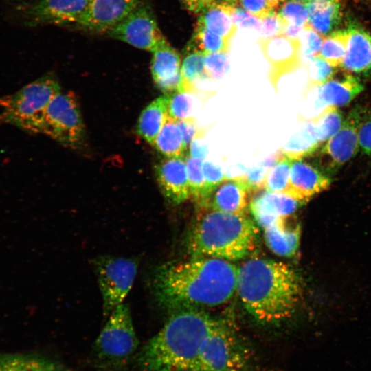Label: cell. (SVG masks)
<instances>
[{
    "instance_id": "6da1fadb",
    "label": "cell",
    "mask_w": 371,
    "mask_h": 371,
    "mask_svg": "<svg viewBox=\"0 0 371 371\" xmlns=\"http://www.w3.org/2000/svg\"><path fill=\"white\" fill-rule=\"evenodd\" d=\"M238 271L229 261L215 258L165 264L155 271V294L159 302L175 310L218 306L236 291Z\"/></svg>"
},
{
    "instance_id": "7a4b0ae2",
    "label": "cell",
    "mask_w": 371,
    "mask_h": 371,
    "mask_svg": "<svg viewBox=\"0 0 371 371\" xmlns=\"http://www.w3.org/2000/svg\"><path fill=\"white\" fill-rule=\"evenodd\" d=\"M236 291L246 311L262 324L289 319L302 292L299 277L289 265L258 258L238 267Z\"/></svg>"
},
{
    "instance_id": "3957f363",
    "label": "cell",
    "mask_w": 371,
    "mask_h": 371,
    "mask_svg": "<svg viewBox=\"0 0 371 371\" xmlns=\"http://www.w3.org/2000/svg\"><path fill=\"white\" fill-rule=\"evenodd\" d=\"M216 320L195 308L176 310L138 354L140 371H188Z\"/></svg>"
},
{
    "instance_id": "277c9868",
    "label": "cell",
    "mask_w": 371,
    "mask_h": 371,
    "mask_svg": "<svg viewBox=\"0 0 371 371\" xmlns=\"http://www.w3.org/2000/svg\"><path fill=\"white\" fill-rule=\"evenodd\" d=\"M255 236L254 223L245 215L212 210L193 227L188 249L193 258L238 260L254 249Z\"/></svg>"
},
{
    "instance_id": "5b68a950",
    "label": "cell",
    "mask_w": 371,
    "mask_h": 371,
    "mask_svg": "<svg viewBox=\"0 0 371 371\" xmlns=\"http://www.w3.org/2000/svg\"><path fill=\"white\" fill-rule=\"evenodd\" d=\"M60 92V87L56 78L52 75L39 78L16 93L0 98V123L38 133L47 106Z\"/></svg>"
},
{
    "instance_id": "8992f818",
    "label": "cell",
    "mask_w": 371,
    "mask_h": 371,
    "mask_svg": "<svg viewBox=\"0 0 371 371\" xmlns=\"http://www.w3.org/2000/svg\"><path fill=\"white\" fill-rule=\"evenodd\" d=\"M250 352L225 322L216 319L188 371H247Z\"/></svg>"
},
{
    "instance_id": "52a82bcc",
    "label": "cell",
    "mask_w": 371,
    "mask_h": 371,
    "mask_svg": "<svg viewBox=\"0 0 371 371\" xmlns=\"http://www.w3.org/2000/svg\"><path fill=\"white\" fill-rule=\"evenodd\" d=\"M109 316L93 350L100 366L115 368L123 366L134 355L139 341L128 304L121 303Z\"/></svg>"
},
{
    "instance_id": "ba28073f",
    "label": "cell",
    "mask_w": 371,
    "mask_h": 371,
    "mask_svg": "<svg viewBox=\"0 0 371 371\" xmlns=\"http://www.w3.org/2000/svg\"><path fill=\"white\" fill-rule=\"evenodd\" d=\"M38 133L67 147L76 148L81 146L85 127L73 93L60 92L54 96L45 111Z\"/></svg>"
},
{
    "instance_id": "9c48e42d",
    "label": "cell",
    "mask_w": 371,
    "mask_h": 371,
    "mask_svg": "<svg viewBox=\"0 0 371 371\" xmlns=\"http://www.w3.org/2000/svg\"><path fill=\"white\" fill-rule=\"evenodd\" d=\"M94 265L103 300L104 315H109L131 290L137 262L131 258L106 256L96 258Z\"/></svg>"
},
{
    "instance_id": "30bf717a",
    "label": "cell",
    "mask_w": 371,
    "mask_h": 371,
    "mask_svg": "<svg viewBox=\"0 0 371 371\" xmlns=\"http://www.w3.org/2000/svg\"><path fill=\"white\" fill-rule=\"evenodd\" d=\"M108 33L113 38L150 52L166 38L150 8L142 3Z\"/></svg>"
},
{
    "instance_id": "8fae6325",
    "label": "cell",
    "mask_w": 371,
    "mask_h": 371,
    "mask_svg": "<svg viewBox=\"0 0 371 371\" xmlns=\"http://www.w3.org/2000/svg\"><path fill=\"white\" fill-rule=\"evenodd\" d=\"M363 111L352 109L344 120L341 128L322 146L320 155L327 159V169L337 170L357 153L359 129Z\"/></svg>"
},
{
    "instance_id": "7c38bea8",
    "label": "cell",
    "mask_w": 371,
    "mask_h": 371,
    "mask_svg": "<svg viewBox=\"0 0 371 371\" xmlns=\"http://www.w3.org/2000/svg\"><path fill=\"white\" fill-rule=\"evenodd\" d=\"M141 3L142 0H89L76 23L90 32L108 33Z\"/></svg>"
},
{
    "instance_id": "4fadbf2b",
    "label": "cell",
    "mask_w": 371,
    "mask_h": 371,
    "mask_svg": "<svg viewBox=\"0 0 371 371\" xmlns=\"http://www.w3.org/2000/svg\"><path fill=\"white\" fill-rule=\"evenodd\" d=\"M260 45L269 64V80L277 91L280 78L294 71L302 64L297 39L293 40L277 36L262 38Z\"/></svg>"
},
{
    "instance_id": "5bb4252c",
    "label": "cell",
    "mask_w": 371,
    "mask_h": 371,
    "mask_svg": "<svg viewBox=\"0 0 371 371\" xmlns=\"http://www.w3.org/2000/svg\"><path fill=\"white\" fill-rule=\"evenodd\" d=\"M186 157H166L155 167L157 183L164 198L179 205L190 196Z\"/></svg>"
},
{
    "instance_id": "9a60e30c",
    "label": "cell",
    "mask_w": 371,
    "mask_h": 371,
    "mask_svg": "<svg viewBox=\"0 0 371 371\" xmlns=\"http://www.w3.org/2000/svg\"><path fill=\"white\" fill-rule=\"evenodd\" d=\"M302 204L288 194L266 191L256 196L249 207L256 221L265 229L286 219Z\"/></svg>"
},
{
    "instance_id": "2e32d148",
    "label": "cell",
    "mask_w": 371,
    "mask_h": 371,
    "mask_svg": "<svg viewBox=\"0 0 371 371\" xmlns=\"http://www.w3.org/2000/svg\"><path fill=\"white\" fill-rule=\"evenodd\" d=\"M151 74L157 87L165 93L179 91L181 88V57L165 38L152 52Z\"/></svg>"
},
{
    "instance_id": "e0dca14e",
    "label": "cell",
    "mask_w": 371,
    "mask_h": 371,
    "mask_svg": "<svg viewBox=\"0 0 371 371\" xmlns=\"http://www.w3.org/2000/svg\"><path fill=\"white\" fill-rule=\"evenodd\" d=\"M330 183V179L315 166L303 159L293 160L286 194L305 203L326 190Z\"/></svg>"
},
{
    "instance_id": "ac0fdd59",
    "label": "cell",
    "mask_w": 371,
    "mask_h": 371,
    "mask_svg": "<svg viewBox=\"0 0 371 371\" xmlns=\"http://www.w3.org/2000/svg\"><path fill=\"white\" fill-rule=\"evenodd\" d=\"M347 49L341 67L350 74L371 75V33L350 21Z\"/></svg>"
},
{
    "instance_id": "d6986e66",
    "label": "cell",
    "mask_w": 371,
    "mask_h": 371,
    "mask_svg": "<svg viewBox=\"0 0 371 371\" xmlns=\"http://www.w3.org/2000/svg\"><path fill=\"white\" fill-rule=\"evenodd\" d=\"M89 0H43L30 10L34 24H65L77 23Z\"/></svg>"
},
{
    "instance_id": "ffe728a7",
    "label": "cell",
    "mask_w": 371,
    "mask_h": 371,
    "mask_svg": "<svg viewBox=\"0 0 371 371\" xmlns=\"http://www.w3.org/2000/svg\"><path fill=\"white\" fill-rule=\"evenodd\" d=\"M316 90L314 108L322 111L329 106L337 107L348 104L363 89L359 78L346 74L341 79L333 78L314 88Z\"/></svg>"
},
{
    "instance_id": "44dd1931",
    "label": "cell",
    "mask_w": 371,
    "mask_h": 371,
    "mask_svg": "<svg viewBox=\"0 0 371 371\" xmlns=\"http://www.w3.org/2000/svg\"><path fill=\"white\" fill-rule=\"evenodd\" d=\"M248 192L242 179H225L213 192L209 205L214 210L245 215Z\"/></svg>"
},
{
    "instance_id": "7402d4cb",
    "label": "cell",
    "mask_w": 371,
    "mask_h": 371,
    "mask_svg": "<svg viewBox=\"0 0 371 371\" xmlns=\"http://www.w3.org/2000/svg\"><path fill=\"white\" fill-rule=\"evenodd\" d=\"M305 5L308 24L315 31L326 36L337 30L344 16L341 0H310Z\"/></svg>"
},
{
    "instance_id": "603a6c76",
    "label": "cell",
    "mask_w": 371,
    "mask_h": 371,
    "mask_svg": "<svg viewBox=\"0 0 371 371\" xmlns=\"http://www.w3.org/2000/svg\"><path fill=\"white\" fill-rule=\"evenodd\" d=\"M321 145L313 122L304 120L280 150L291 160L303 159L314 154Z\"/></svg>"
},
{
    "instance_id": "cb8c5ba5",
    "label": "cell",
    "mask_w": 371,
    "mask_h": 371,
    "mask_svg": "<svg viewBox=\"0 0 371 371\" xmlns=\"http://www.w3.org/2000/svg\"><path fill=\"white\" fill-rule=\"evenodd\" d=\"M168 94L165 93L150 102L139 117L137 132L151 145L168 116Z\"/></svg>"
},
{
    "instance_id": "d4e9b609",
    "label": "cell",
    "mask_w": 371,
    "mask_h": 371,
    "mask_svg": "<svg viewBox=\"0 0 371 371\" xmlns=\"http://www.w3.org/2000/svg\"><path fill=\"white\" fill-rule=\"evenodd\" d=\"M286 220L264 229L267 245L276 254L290 257L297 251L300 245V229L299 226L287 227Z\"/></svg>"
},
{
    "instance_id": "484cf974",
    "label": "cell",
    "mask_w": 371,
    "mask_h": 371,
    "mask_svg": "<svg viewBox=\"0 0 371 371\" xmlns=\"http://www.w3.org/2000/svg\"><path fill=\"white\" fill-rule=\"evenodd\" d=\"M197 22L212 32L232 43L237 25L222 2H213L199 13Z\"/></svg>"
},
{
    "instance_id": "4316f807",
    "label": "cell",
    "mask_w": 371,
    "mask_h": 371,
    "mask_svg": "<svg viewBox=\"0 0 371 371\" xmlns=\"http://www.w3.org/2000/svg\"><path fill=\"white\" fill-rule=\"evenodd\" d=\"M152 145L166 157H186L188 155L178 122L169 116Z\"/></svg>"
},
{
    "instance_id": "83f0119b",
    "label": "cell",
    "mask_w": 371,
    "mask_h": 371,
    "mask_svg": "<svg viewBox=\"0 0 371 371\" xmlns=\"http://www.w3.org/2000/svg\"><path fill=\"white\" fill-rule=\"evenodd\" d=\"M0 371H69L49 359L26 355H0Z\"/></svg>"
},
{
    "instance_id": "f1b7e54d",
    "label": "cell",
    "mask_w": 371,
    "mask_h": 371,
    "mask_svg": "<svg viewBox=\"0 0 371 371\" xmlns=\"http://www.w3.org/2000/svg\"><path fill=\"white\" fill-rule=\"evenodd\" d=\"M231 44V42L196 23L186 51L198 52L204 56L216 53L227 54L230 50Z\"/></svg>"
},
{
    "instance_id": "f546056e",
    "label": "cell",
    "mask_w": 371,
    "mask_h": 371,
    "mask_svg": "<svg viewBox=\"0 0 371 371\" xmlns=\"http://www.w3.org/2000/svg\"><path fill=\"white\" fill-rule=\"evenodd\" d=\"M205 56L194 52H187L181 67V92L197 93L196 83L207 79L204 67Z\"/></svg>"
},
{
    "instance_id": "4dcf8cb0",
    "label": "cell",
    "mask_w": 371,
    "mask_h": 371,
    "mask_svg": "<svg viewBox=\"0 0 371 371\" xmlns=\"http://www.w3.org/2000/svg\"><path fill=\"white\" fill-rule=\"evenodd\" d=\"M348 37L347 28L337 29L326 36L319 56L335 68L341 66L346 52Z\"/></svg>"
},
{
    "instance_id": "1f68e13d",
    "label": "cell",
    "mask_w": 371,
    "mask_h": 371,
    "mask_svg": "<svg viewBox=\"0 0 371 371\" xmlns=\"http://www.w3.org/2000/svg\"><path fill=\"white\" fill-rule=\"evenodd\" d=\"M168 94V114L175 120L195 118L201 106L197 93L175 91Z\"/></svg>"
},
{
    "instance_id": "d6a6232c",
    "label": "cell",
    "mask_w": 371,
    "mask_h": 371,
    "mask_svg": "<svg viewBox=\"0 0 371 371\" xmlns=\"http://www.w3.org/2000/svg\"><path fill=\"white\" fill-rule=\"evenodd\" d=\"M190 195L201 207L209 204L206 184L203 172L202 160L188 155L186 159Z\"/></svg>"
},
{
    "instance_id": "836d02e7",
    "label": "cell",
    "mask_w": 371,
    "mask_h": 371,
    "mask_svg": "<svg viewBox=\"0 0 371 371\" xmlns=\"http://www.w3.org/2000/svg\"><path fill=\"white\" fill-rule=\"evenodd\" d=\"M308 120L315 126L322 144L341 128L344 121L341 112L334 106H327L319 114Z\"/></svg>"
},
{
    "instance_id": "e575fe53",
    "label": "cell",
    "mask_w": 371,
    "mask_h": 371,
    "mask_svg": "<svg viewBox=\"0 0 371 371\" xmlns=\"http://www.w3.org/2000/svg\"><path fill=\"white\" fill-rule=\"evenodd\" d=\"M292 161L284 155L276 164L268 170L264 183L266 191L286 194Z\"/></svg>"
},
{
    "instance_id": "d590c367",
    "label": "cell",
    "mask_w": 371,
    "mask_h": 371,
    "mask_svg": "<svg viewBox=\"0 0 371 371\" xmlns=\"http://www.w3.org/2000/svg\"><path fill=\"white\" fill-rule=\"evenodd\" d=\"M323 40L321 34L308 24L306 25L297 38L302 63L307 65L313 58L319 56Z\"/></svg>"
},
{
    "instance_id": "8d00e7d4",
    "label": "cell",
    "mask_w": 371,
    "mask_h": 371,
    "mask_svg": "<svg viewBox=\"0 0 371 371\" xmlns=\"http://www.w3.org/2000/svg\"><path fill=\"white\" fill-rule=\"evenodd\" d=\"M306 88L309 91L331 80L335 73L332 67L320 56H316L307 64Z\"/></svg>"
},
{
    "instance_id": "74e56055",
    "label": "cell",
    "mask_w": 371,
    "mask_h": 371,
    "mask_svg": "<svg viewBox=\"0 0 371 371\" xmlns=\"http://www.w3.org/2000/svg\"><path fill=\"white\" fill-rule=\"evenodd\" d=\"M280 16L286 23L299 25L308 24V12L304 3L286 1L277 10Z\"/></svg>"
},
{
    "instance_id": "f35d334b",
    "label": "cell",
    "mask_w": 371,
    "mask_h": 371,
    "mask_svg": "<svg viewBox=\"0 0 371 371\" xmlns=\"http://www.w3.org/2000/svg\"><path fill=\"white\" fill-rule=\"evenodd\" d=\"M204 67L207 78L212 80L222 78L229 69L227 54L216 53L205 56Z\"/></svg>"
},
{
    "instance_id": "ab89813d",
    "label": "cell",
    "mask_w": 371,
    "mask_h": 371,
    "mask_svg": "<svg viewBox=\"0 0 371 371\" xmlns=\"http://www.w3.org/2000/svg\"><path fill=\"white\" fill-rule=\"evenodd\" d=\"M223 3L237 27L260 31V20L238 5L228 1H223Z\"/></svg>"
},
{
    "instance_id": "60d3db41",
    "label": "cell",
    "mask_w": 371,
    "mask_h": 371,
    "mask_svg": "<svg viewBox=\"0 0 371 371\" xmlns=\"http://www.w3.org/2000/svg\"><path fill=\"white\" fill-rule=\"evenodd\" d=\"M203 172L206 184L207 194L210 202L213 192L225 180V174L219 165L215 164L210 161H205L203 163Z\"/></svg>"
},
{
    "instance_id": "b9f144b4",
    "label": "cell",
    "mask_w": 371,
    "mask_h": 371,
    "mask_svg": "<svg viewBox=\"0 0 371 371\" xmlns=\"http://www.w3.org/2000/svg\"><path fill=\"white\" fill-rule=\"evenodd\" d=\"M228 2L240 7L260 21L273 11L265 0H229Z\"/></svg>"
},
{
    "instance_id": "7bdbcfd3",
    "label": "cell",
    "mask_w": 371,
    "mask_h": 371,
    "mask_svg": "<svg viewBox=\"0 0 371 371\" xmlns=\"http://www.w3.org/2000/svg\"><path fill=\"white\" fill-rule=\"evenodd\" d=\"M285 22L280 16L277 10H273L267 16L261 20L260 32L262 38L280 36Z\"/></svg>"
},
{
    "instance_id": "ee69618b",
    "label": "cell",
    "mask_w": 371,
    "mask_h": 371,
    "mask_svg": "<svg viewBox=\"0 0 371 371\" xmlns=\"http://www.w3.org/2000/svg\"><path fill=\"white\" fill-rule=\"evenodd\" d=\"M268 169L262 165L254 166L247 170L246 174L242 179L249 191L257 190L264 188L265 179Z\"/></svg>"
},
{
    "instance_id": "f6af8a7d",
    "label": "cell",
    "mask_w": 371,
    "mask_h": 371,
    "mask_svg": "<svg viewBox=\"0 0 371 371\" xmlns=\"http://www.w3.org/2000/svg\"><path fill=\"white\" fill-rule=\"evenodd\" d=\"M359 144L361 150L371 158V113L363 114L359 129Z\"/></svg>"
},
{
    "instance_id": "bcb514c9",
    "label": "cell",
    "mask_w": 371,
    "mask_h": 371,
    "mask_svg": "<svg viewBox=\"0 0 371 371\" xmlns=\"http://www.w3.org/2000/svg\"><path fill=\"white\" fill-rule=\"evenodd\" d=\"M177 121L182 131L184 143L188 150L194 138L205 135V131L196 125L195 118Z\"/></svg>"
},
{
    "instance_id": "7dc6e473",
    "label": "cell",
    "mask_w": 371,
    "mask_h": 371,
    "mask_svg": "<svg viewBox=\"0 0 371 371\" xmlns=\"http://www.w3.org/2000/svg\"><path fill=\"white\" fill-rule=\"evenodd\" d=\"M203 137L194 138L191 142L188 148V155L202 161L206 158L208 154L207 146L202 139Z\"/></svg>"
},
{
    "instance_id": "c3c4849f",
    "label": "cell",
    "mask_w": 371,
    "mask_h": 371,
    "mask_svg": "<svg viewBox=\"0 0 371 371\" xmlns=\"http://www.w3.org/2000/svg\"><path fill=\"white\" fill-rule=\"evenodd\" d=\"M187 10L193 14H199L206 6L213 3V0H181Z\"/></svg>"
},
{
    "instance_id": "681fc988",
    "label": "cell",
    "mask_w": 371,
    "mask_h": 371,
    "mask_svg": "<svg viewBox=\"0 0 371 371\" xmlns=\"http://www.w3.org/2000/svg\"><path fill=\"white\" fill-rule=\"evenodd\" d=\"M306 25H299L285 23L280 36L290 39L297 40Z\"/></svg>"
},
{
    "instance_id": "f907efd6",
    "label": "cell",
    "mask_w": 371,
    "mask_h": 371,
    "mask_svg": "<svg viewBox=\"0 0 371 371\" xmlns=\"http://www.w3.org/2000/svg\"><path fill=\"white\" fill-rule=\"evenodd\" d=\"M273 10H278L286 0H265Z\"/></svg>"
},
{
    "instance_id": "816d5d0a",
    "label": "cell",
    "mask_w": 371,
    "mask_h": 371,
    "mask_svg": "<svg viewBox=\"0 0 371 371\" xmlns=\"http://www.w3.org/2000/svg\"><path fill=\"white\" fill-rule=\"evenodd\" d=\"M289 1H297V2H300V3L306 4L310 0H289Z\"/></svg>"
},
{
    "instance_id": "f5cc1de1",
    "label": "cell",
    "mask_w": 371,
    "mask_h": 371,
    "mask_svg": "<svg viewBox=\"0 0 371 371\" xmlns=\"http://www.w3.org/2000/svg\"><path fill=\"white\" fill-rule=\"evenodd\" d=\"M229 1V0H225L224 1ZM216 0H213V2H216Z\"/></svg>"
}]
</instances>
